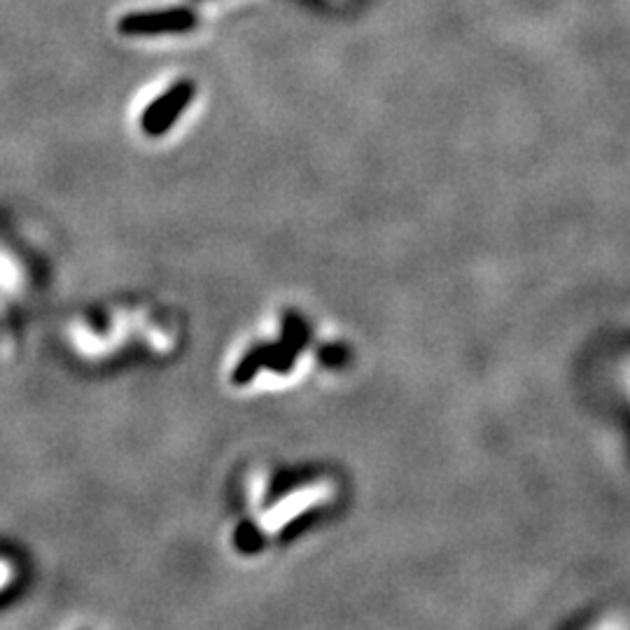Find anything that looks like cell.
<instances>
[{
    "label": "cell",
    "instance_id": "cell-2",
    "mask_svg": "<svg viewBox=\"0 0 630 630\" xmlns=\"http://www.w3.org/2000/svg\"><path fill=\"white\" fill-rule=\"evenodd\" d=\"M194 96V82H178L171 91H166L164 96L157 98L143 115V131L150 136H161L171 129V124L178 119L182 110L187 108V103Z\"/></svg>",
    "mask_w": 630,
    "mask_h": 630
},
{
    "label": "cell",
    "instance_id": "cell-3",
    "mask_svg": "<svg viewBox=\"0 0 630 630\" xmlns=\"http://www.w3.org/2000/svg\"><path fill=\"white\" fill-rule=\"evenodd\" d=\"M266 357H269V346L255 348L252 353L245 355L234 371V383H248L257 374V369H262V364H266Z\"/></svg>",
    "mask_w": 630,
    "mask_h": 630
},
{
    "label": "cell",
    "instance_id": "cell-1",
    "mask_svg": "<svg viewBox=\"0 0 630 630\" xmlns=\"http://www.w3.org/2000/svg\"><path fill=\"white\" fill-rule=\"evenodd\" d=\"M199 24L196 12L187 7H173V10L138 12L129 14L119 21V31L126 35H159V33H182Z\"/></svg>",
    "mask_w": 630,
    "mask_h": 630
}]
</instances>
